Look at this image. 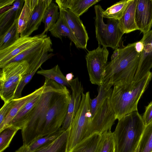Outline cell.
I'll use <instances>...</instances> for the list:
<instances>
[{
	"mask_svg": "<svg viewBox=\"0 0 152 152\" xmlns=\"http://www.w3.org/2000/svg\"><path fill=\"white\" fill-rule=\"evenodd\" d=\"M40 98L27 116L21 129L23 144L29 145L40 138L50 108L61 95L68 90L53 80L45 78Z\"/></svg>",
	"mask_w": 152,
	"mask_h": 152,
	"instance_id": "6da1fadb",
	"label": "cell"
},
{
	"mask_svg": "<svg viewBox=\"0 0 152 152\" xmlns=\"http://www.w3.org/2000/svg\"><path fill=\"white\" fill-rule=\"evenodd\" d=\"M149 72L139 80L114 86L110 100L116 119L137 111V104L151 80Z\"/></svg>",
	"mask_w": 152,
	"mask_h": 152,
	"instance_id": "7a4b0ae2",
	"label": "cell"
},
{
	"mask_svg": "<svg viewBox=\"0 0 152 152\" xmlns=\"http://www.w3.org/2000/svg\"><path fill=\"white\" fill-rule=\"evenodd\" d=\"M135 42L120 48L115 59L107 63L103 84L111 88L115 84L132 82L137 69L141 53L134 49Z\"/></svg>",
	"mask_w": 152,
	"mask_h": 152,
	"instance_id": "3957f363",
	"label": "cell"
},
{
	"mask_svg": "<svg viewBox=\"0 0 152 152\" xmlns=\"http://www.w3.org/2000/svg\"><path fill=\"white\" fill-rule=\"evenodd\" d=\"M118 120L113 132L115 152H135L145 126L142 117L136 111Z\"/></svg>",
	"mask_w": 152,
	"mask_h": 152,
	"instance_id": "277c9868",
	"label": "cell"
},
{
	"mask_svg": "<svg viewBox=\"0 0 152 152\" xmlns=\"http://www.w3.org/2000/svg\"><path fill=\"white\" fill-rule=\"evenodd\" d=\"M29 67L27 62L23 61L10 63L1 68L0 96L4 103L14 99L18 86Z\"/></svg>",
	"mask_w": 152,
	"mask_h": 152,
	"instance_id": "5b68a950",
	"label": "cell"
},
{
	"mask_svg": "<svg viewBox=\"0 0 152 152\" xmlns=\"http://www.w3.org/2000/svg\"><path fill=\"white\" fill-rule=\"evenodd\" d=\"M94 10L96 38L99 44L103 47H109L115 50L118 48L124 34L120 28L118 20L109 19L105 24L103 21L104 10L101 6L96 5Z\"/></svg>",
	"mask_w": 152,
	"mask_h": 152,
	"instance_id": "8992f818",
	"label": "cell"
},
{
	"mask_svg": "<svg viewBox=\"0 0 152 152\" xmlns=\"http://www.w3.org/2000/svg\"><path fill=\"white\" fill-rule=\"evenodd\" d=\"M90 99L89 92L83 93L80 107L70 127L66 152H70L85 137L92 117L90 109Z\"/></svg>",
	"mask_w": 152,
	"mask_h": 152,
	"instance_id": "52a82bcc",
	"label": "cell"
},
{
	"mask_svg": "<svg viewBox=\"0 0 152 152\" xmlns=\"http://www.w3.org/2000/svg\"><path fill=\"white\" fill-rule=\"evenodd\" d=\"M70 96L68 90L62 94L50 108L40 138L53 134L61 129L67 113Z\"/></svg>",
	"mask_w": 152,
	"mask_h": 152,
	"instance_id": "ba28073f",
	"label": "cell"
},
{
	"mask_svg": "<svg viewBox=\"0 0 152 152\" xmlns=\"http://www.w3.org/2000/svg\"><path fill=\"white\" fill-rule=\"evenodd\" d=\"M109 51L107 48H101L88 51L86 56V65L91 83L98 86L103 84L105 75Z\"/></svg>",
	"mask_w": 152,
	"mask_h": 152,
	"instance_id": "9c48e42d",
	"label": "cell"
},
{
	"mask_svg": "<svg viewBox=\"0 0 152 152\" xmlns=\"http://www.w3.org/2000/svg\"><path fill=\"white\" fill-rule=\"evenodd\" d=\"M110 99H104L92 117L85 138L94 133L101 134L110 130L116 118Z\"/></svg>",
	"mask_w": 152,
	"mask_h": 152,
	"instance_id": "30bf717a",
	"label": "cell"
},
{
	"mask_svg": "<svg viewBox=\"0 0 152 152\" xmlns=\"http://www.w3.org/2000/svg\"><path fill=\"white\" fill-rule=\"evenodd\" d=\"M47 36L42 33L33 37H20L12 45L0 50V68L10 60L31 46L44 40Z\"/></svg>",
	"mask_w": 152,
	"mask_h": 152,
	"instance_id": "8fae6325",
	"label": "cell"
},
{
	"mask_svg": "<svg viewBox=\"0 0 152 152\" xmlns=\"http://www.w3.org/2000/svg\"><path fill=\"white\" fill-rule=\"evenodd\" d=\"M60 15L65 20L75 37L78 48L86 49L89 37L86 28L80 17L69 9L60 8Z\"/></svg>",
	"mask_w": 152,
	"mask_h": 152,
	"instance_id": "7c38bea8",
	"label": "cell"
},
{
	"mask_svg": "<svg viewBox=\"0 0 152 152\" xmlns=\"http://www.w3.org/2000/svg\"><path fill=\"white\" fill-rule=\"evenodd\" d=\"M72 90L66 116L61 128L65 131L71 126L75 116L78 110L83 93V88L78 77L68 82Z\"/></svg>",
	"mask_w": 152,
	"mask_h": 152,
	"instance_id": "4fadbf2b",
	"label": "cell"
},
{
	"mask_svg": "<svg viewBox=\"0 0 152 152\" xmlns=\"http://www.w3.org/2000/svg\"><path fill=\"white\" fill-rule=\"evenodd\" d=\"M141 40L143 42L144 48L140 54L134 81L139 80L144 76L152 68V30L143 34Z\"/></svg>",
	"mask_w": 152,
	"mask_h": 152,
	"instance_id": "5bb4252c",
	"label": "cell"
},
{
	"mask_svg": "<svg viewBox=\"0 0 152 152\" xmlns=\"http://www.w3.org/2000/svg\"><path fill=\"white\" fill-rule=\"evenodd\" d=\"M135 20L141 32L149 31L152 25V0H137Z\"/></svg>",
	"mask_w": 152,
	"mask_h": 152,
	"instance_id": "9a60e30c",
	"label": "cell"
},
{
	"mask_svg": "<svg viewBox=\"0 0 152 152\" xmlns=\"http://www.w3.org/2000/svg\"><path fill=\"white\" fill-rule=\"evenodd\" d=\"M25 0H15L8 10L0 14V36L4 34L14 22L18 19Z\"/></svg>",
	"mask_w": 152,
	"mask_h": 152,
	"instance_id": "2e32d148",
	"label": "cell"
},
{
	"mask_svg": "<svg viewBox=\"0 0 152 152\" xmlns=\"http://www.w3.org/2000/svg\"><path fill=\"white\" fill-rule=\"evenodd\" d=\"M52 2L51 0H37L27 27L20 35V37L30 36L38 28L42 21L46 10Z\"/></svg>",
	"mask_w": 152,
	"mask_h": 152,
	"instance_id": "e0dca14e",
	"label": "cell"
},
{
	"mask_svg": "<svg viewBox=\"0 0 152 152\" xmlns=\"http://www.w3.org/2000/svg\"><path fill=\"white\" fill-rule=\"evenodd\" d=\"M43 88L44 86L43 85L26 96L17 99H14L15 101L13 106L3 121L0 124V132L11 126L12 120L21 109L28 102L41 94Z\"/></svg>",
	"mask_w": 152,
	"mask_h": 152,
	"instance_id": "ac0fdd59",
	"label": "cell"
},
{
	"mask_svg": "<svg viewBox=\"0 0 152 152\" xmlns=\"http://www.w3.org/2000/svg\"><path fill=\"white\" fill-rule=\"evenodd\" d=\"M100 1L99 0H56L55 2L59 8L69 9L80 17L91 7Z\"/></svg>",
	"mask_w": 152,
	"mask_h": 152,
	"instance_id": "d6986e66",
	"label": "cell"
},
{
	"mask_svg": "<svg viewBox=\"0 0 152 152\" xmlns=\"http://www.w3.org/2000/svg\"><path fill=\"white\" fill-rule=\"evenodd\" d=\"M137 2V0H132L118 20L120 28L124 34L139 30L135 20Z\"/></svg>",
	"mask_w": 152,
	"mask_h": 152,
	"instance_id": "ffe728a7",
	"label": "cell"
},
{
	"mask_svg": "<svg viewBox=\"0 0 152 152\" xmlns=\"http://www.w3.org/2000/svg\"><path fill=\"white\" fill-rule=\"evenodd\" d=\"M48 31L52 36L61 40L63 36L67 37L74 43L76 47L78 48L75 37L65 20L61 15L56 23Z\"/></svg>",
	"mask_w": 152,
	"mask_h": 152,
	"instance_id": "44dd1931",
	"label": "cell"
},
{
	"mask_svg": "<svg viewBox=\"0 0 152 152\" xmlns=\"http://www.w3.org/2000/svg\"><path fill=\"white\" fill-rule=\"evenodd\" d=\"M101 137V134L94 133L82 140L70 152H95Z\"/></svg>",
	"mask_w": 152,
	"mask_h": 152,
	"instance_id": "7402d4cb",
	"label": "cell"
},
{
	"mask_svg": "<svg viewBox=\"0 0 152 152\" xmlns=\"http://www.w3.org/2000/svg\"><path fill=\"white\" fill-rule=\"evenodd\" d=\"M37 1V0H25L18 19V32L20 35L26 29Z\"/></svg>",
	"mask_w": 152,
	"mask_h": 152,
	"instance_id": "603a6c76",
	"label": "cell"
},
{
	"mask_svg": "<svg viewBox=\"0 0 152 152\" xmlns=\"http://www.w3.org/2000/svg\"><path fill=\"white\" fill-rule=\"evenodd\" d=\"M41 94L24 105L14 118L11 125L18 127L21 129L27 116L39 101Z\"/></svg>",
	"mask_w": 152,
	"mask_h": 152,
	"instance_id": "cb8c5ba5",
	"label": "cell"
},
{
	"mask_svg": "<svg viewBox=\"0 0 152 152\" xmlns=\"http://www.w3.org/2000/svg\"><path fill=\"white\" fill-rule=\"evenodd\" d=\"M58 7L52 2L47 7L45 12L42 20L45 25L43 34L49 30L56 23L60 16L58 12Z\"/></svg>",
	"mask_w": 152,
	"mask_h": 152,
	"instance_id": "d4e9b609",
	"label": "cell"
},
{
	"mask_svg": "<svg viewBox=\"0 0 152 152\" xmlns=\"http://www.w3.org/2000/svg\"><path fill=\"white\" fill-rule=\"evenodd\" d=\"M18 19L16 20L10 28L0 36V50L10 46L20 37L18 32Z\"/></svg>",
	"mask_w": 152,
	"mask_h": 152,
	"instance_id": "484cf974",
	"label": "cell"
},
{
	"mask_svg": "<svg viewBox=\"0 0 152 152\" xmlns=\"http://www.w3.org/2000/svg\"><path fill=\"white\" fill-rule=\"evenodd\" d=\"M37 73L43 76L45 78L53 80L62 86L70 88L69 82L61 72L58 64L50 69H41L40 70L37 72Z\"/></svg>",
	"mask_w": 152,
	"mask_h": 152,
	"instance_id": "4316f807",
	"label": "cell"
},
{
	"mask_svg": "<svg viewBox=\"0 0 152 152\" xmlns=\"http://www.w3.org/2000/svg\"><path fill=\"white\" fill-rule=\"evenodd\" d=\"M132 0H121L108 8L103 12L104 18L119 20Z\"/></svg>",
	"mask_w": 152,
	"mask_h": 152,
	"instance_id": "83f0119b",
	"label": "cell"
},
{
	"mask_svg": "<svg viewBox=\"0 0 152 152\" xmlns=\"http://www.w3.org/2000/svg\"><path fill=\"white\" fill-rule=\"evenodd\" d=\"M115 143L113 132L110 130L101 134V139L95 152H115Z\"/></svg>",
	"mask_w": 152,
	"mask_h": 152,
	"instance_id": "f1b7e54d",
	"label": "cell"
},
{
	"mask_svg": "<svg viewBox=\"0 0 152 152\" xmlns=\"http://www.w3.org/2000/svg\"><path fill=\"white\" fill-rule=\"evenodd\" d=\"M135 152H152V121L145 126Z\"/></svg>",
	"mask_w": 152,
	"mask_h": 152,
	"instance_id": "f546056e",
	"label": "cell"
},
{
	"mask_svg": "<svg viewBox=\"0 0 152 152\" xmlns=\"http://www.w3.org/2000/svg\"><path fill=\"white\" fill-rule=\"evenodd\" d=\"M70 127L64 131L52 142L46 152H66Z\"/></svg>",
	"mask_w": 152,
	"mask_h": 152,
	"instance_id": "4dcf8cb0",
	"label": "cell"
},
{
	"mask_svg": "<svg viewBox=\"0 0 152 152\" xmlns=\"http://www.w3.org/2000/svg\"><path fill=\"white\" fill-rule=\"evenodd\" d=\"M20 129L11 125L0 132V152H3L8 147L17 132Z\"/></svg>",
	"mask_w": 152,
	"mask_h": 152,
	"instance_id": "1f68e13d",
	"label": "cell"
},
{
	"mask_svg": "<svg viewBox=\"0 0 152 152\" xmlns=\"http://www.w3.org/2000/svg\"><path fill=\"white\" fill-rule=\"evenodd\" d=\"M65 131L61 128L57 132L53 134L39 138L28 145L30 151L33 152L43 145L52 142Z\"/></svg>",
	"mask_w": 152,
	"mask_h": 152,
	"instance_id": "d6a6232c",
	"label": "cell"
},
{
	"mask_svg": "<svg viewBox=\"0 0 152 152\" xmlns=\"http://www.w3.org/2000/svg\"><path fill=\"white\" fill-rule=\"evenodd\" d=\"M113 89L107 86L102 84L98 86V94L92 101L99 107L104 99L107 97L110 98Z\"/></svg>",
	"mask_w": 152,
	"mask_h": 152,
	"instance_id": "836d02e7",
	"label": "cell"
},
{
	"mask_svg": "<svg viewBox=\"0 0 152 152\" xmlns=\"http://www.w3.org/2000/svg\"><path fill=\"white\" fill-rule=\"evenodd\" d=\"M39 68H37L32 73L26 75L23 77L17 88L14 99H17L21 97L22 92L24 87L31 79Z\"/></svg>",
	"mask_w": 152,
	"mask_h": 152,
	"instance_id": "e575fe53",
	"label": "cell"
},
{
	"mask_svg": "<svg viewBox=\"0 0 152 152\" xmlns=\"http://www.w3.org/2000/svg\"><path fill=\"white\" fill-rule=\"evenodd\" d=\"M15 99L5 103L0 110V124L3 121L13 106L15 102Z\"/></svg>",
	"mask_w": 152,
	"mask_h": 152,
	"instance_id": "d590c367",
	"label": "cell"
},
{
	"mask_svg": "<svg viewBox=\"0 0 152 152\" xmlns=\"http://www.w3.org/2000/svg\"><path fill=\"white\" fill-rule=\"evenodd\" d=\"M142 118L145 126L147 125L152 121V101L146 107Z\"/></svg>",
	"mask_w": 152,
	"mask_h": 152,
	"instance_id": "8d00e7d4",
	"label": "cell"
},
{
	"mask_svg": "<svg viewBox=\"0 0 152 152\" xmlns=\"http://www.w3.org/2000/svg\"><path fill=\"white\" fill-rule=\"evenodd\" d=\"M144 48V44L143 42L141 40L135 42L134 49L137 52L139 53H141Z\"/></svg>",
	"mask_w": 152,
	"mask_h": 152,
	"instance_id": "74e56055",
	"label": "cell"
},
{
	"mask_svg": "<svg viewBox=\"0 0 152 152\" xmlns=\"http://www.w3.org/2000/svg\"><path fill=\"white\" fill-rule=\"evenodd\" d=\"M15 0H0V9L12 5Z\"/></svg>",
	"mask_w": 152,
	"mask_h": 152,
	"instance_id": "f35d334b",
	"label": "cell"
},
{
	"mask_svg": "<svg viewBox=\"0 0 152 152\" xmlns=\"http://www.w3.org/2000/svg\"><path fill=\"white\" fill-rule=\"evenodd\" d=\"M15 152H33L30 150L28 145L23 144Z\"/></svg>",
	"mask_w": 152,
	"mask_h": 152,
	"instance_id": "ab89813d",
	"label": "cell"
},
{
	"mask_svg": "<svg viewBox=\"0 0 152 152\" xmlns=\"http://www.w3.org/2000/svg\"><path fill=\"white\" fill-rule=\"evenodd\" d=\"M120 50V48H117L115 49L111 56V61L115 59L119 55Z\"/></svg>",
	"mask_w": 152,
	"mask_h": 152,
	"instance_id": "60d3db41",
	"label": "cell"
},
{
	"mask_svg": "<svg viewBox=\"0 0 152 152\" xmlns=\"http://www.w3.org/2000/svg\"><path fill=\"white\" fill-rule=\"evenodd\" d=\"M68 82L70 81L73 80L74 75L72 72L67 74L65 76Z\"/></svg>",
	"mask_w": 152,
	"mask_h": 152,
	"instance_id": "b9f144b4",
	"label": "cell"
},
{
	"mask_svg": "<svg viewBox=\"0 0 152 152\" xmlns=\"http://www.w3.org/2000/svg\"><path fill=\"white\" fill-rule=\"evenodd\" d=\"M151 73H152V72Z\"/></svg>",
	"mask_w": 152,
	"mask_h": 152,
	"instance_id": "7bdbcfd3",
	"label": "cell"
}]
</instances>
